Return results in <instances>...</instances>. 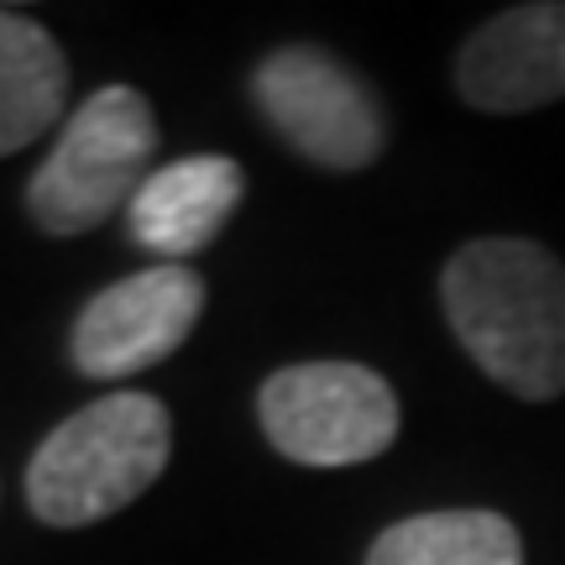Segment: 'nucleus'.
<instances>
[{
    "mask_svg": "<svg viewBox=\"0 0 565 565\" xmlns=\"http://www.w3.org/2000/svg\"><path fill=\"white\" fill-rule=\"evenodd\" d=\"M252 100L299 158L356 173L387 147V121L377 95L341 58L320 47H278L252 74Z\"/></svg>",
    "mask_w": 565,
    "mask_h": 565,
    "instance_id": "obj_5",
    "label": "nucleus"
},
{
    "mask_svg": "<svg viewBox=\"0 0 565 565\" xmlns=\"http://www.w3.org/2000/svg\"><path fill=\"white\" fill-rule=\"evenodd\" d=\"M456 89L471 110L524 116L565 95V0L487 17L456 53Z\"/></svg>",
    "mask_w": 565,
    "mask_h": 565,
    "instance_id": "obj_7",
    "label": "nucleus"
},
{
    "mask_svg": "<svg viewBox=\"0 0 565 565\" xmlns=\"http://www.w3.org/2000/svg\"><path fill=\"white\" fill-rule=\"evenodd\" d=\"M366 565H524V540L503 513L445 508L383 529L366 550Z\"/></svg>",
    "mask_w": 565,
    "mask_h": 565,
    "instance_id": "obj_10",
    "label": "nucleus"
},
{
    "mask_svg": "<svg viewBox=\"0 0 565 565\" xmlns=\"http://www.w3.org/2000/svg\"><path fill=\"white\" fill-rule=\"evenodd\" d=\"M68 58L42 21L0 6V158L32 147L63 121Z\"/></svg>",
    "mask_w": 565,
    "mask_h": 565,
    "instance_id": "obj_9",
    "label": "nucleus"
},
{
    "mask_svg": "<svg viewBox=\"0 0 565 565\" xmlns=\"http://www.w3.org/2000/svg\"><path fill=\"white\" fill-rule=\"evenodd\" d=\"M173 456V419L152 393H110L63 419L26 466V508L47 529H89L131 508Z\"/></svg>",
    "mask_w": 565,
    "mask_h": 565,
    "instance_id": "obj_2",
    "label": "nucleus"
},
{
    "mask_svg": "<svg viewBox=\"0 0 565 565\" xmlns=\"http://www.w3.org/2000/svg\"><path fill=\"white\" fill-rule=\"evenodd\" d=\"M445 320L498 387L529 404L565 393V263L529 236L466 242L440 273Z\"/></svg>",
    "mask_w": 565,
    "mask_h": 565,
    "instance_id": "obj_1",
    "label": "nucleus"
},
{
    "mask_svg": "<svg viewBox=\"0 0 565 565\" xmlns=\"http://www.w3.org/2000/svg\"><path fill=\"white\" fill-rule=\"evenodd\" d=\"M242 194H246V173L236 158L200 152V158L168 162L158 173H147L137 200L126 204L131 242L141 252L162 257V263L183 267L194 252H204L221 236L225 221L242 210Z\"/></svg>",
    "mask_w": 565,
    "mask_h": 565,
    "instance_id": "obj_8",
    "label": "nucleus"
},
{
    "mask_svg": "<svg viewBox=\"0 0 565 565\" xmlns=\"http://www.w3.org/2000/svg\"><path fill=\"white\" fill-rule=\"evenodd\" d=\"M204 309V282L194 267L158 263L147 273L100 288L95 299L79 309L74 335H68V356L84 377L95 383H116L131 372L168 362L200 324Z\"/></svg>",
    "mask_w": 565,
    "mask_h": 565,
    "instance_id": "obj_6",
    "label": "nucleus"
},
{
    "mask_svg": "<svg viewBox=\"0 0 565 565\" xmlns=\"http://www.w3.org/2000/svg\"><path fill=\"white\" fill-rule=\"evenodd\" d=\"M267 445L299 466H362L398 440V398L362 362L282 366L257 393Z\"/></svg>",
    "mask_w": 565,
    "mask_h": 565,
    "instance_id": "obj_4",
    "label": "nucleus"
},
{
    "mask_svg": "<svg viewBox=\"0 0 565 565\" xmlns=\"http://www.w3.org/2000/svg\"><path fill=\"white\" fill-rule=\"evenodd\" d=\"M158 152V116L141 89L110 84L68 116L58 147L26 183V215L47 236H84L137 200Z\"/></svg>",
    "mask_w": 565,
    "mask_h": 565,
    "instance_id": "obj_3",
    "label": "nucleus"
}]
</instances>
